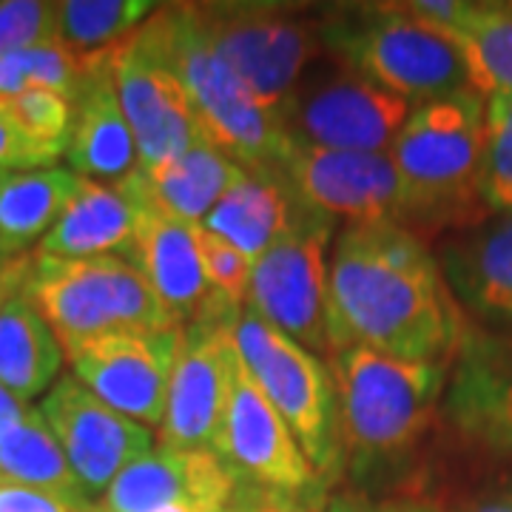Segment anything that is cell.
Instances as JSON below:
<instances>
[{"instance_id":"1","label":"cell","mask_w":512,"mask_h":512,"mask_svg":"<svg viewBox=\"0 0 512 512\" xmlns=\"http://www.w3.org/2000/svg\"><path fill=\"white\" fill-rule=\"evenodd\" d=\"M328 296L333 353L365 345L407 362L453 365L470 339L433 248L396 222H348L336 234Z\"/></svg>"},{"instance_id":"2","label":"cell","mask_w":512,"mask_h":512,"mask_svg":"<svg viewBox=\"0 0 512 512\" xmlns=\"http://www.w3.org/2000/svg\"><path fill=\"white\" fill-rule=\"evenodd\" d=\"M328 367L356 490L393 493L416 470L439 427L453 365L407 362L365 345H348L328 356Z\"/></svg>"},{"instance_id":"3","label":"cell","mask_w":512,"mask_h":512,"mask_svg":"<svg viewBox=\"0 0 512 512\" xmlns=\"http://www.w3.org/2000/svg\"><path fill=\"white\" fill-rule=\"evenodd\" d=\"M484 106L476 89L416 106L390 146L410 197L407 231L424 242L490 214L481 200Z\"/></svg>"},{"instance_id":"4","label":"cell","mask_w":512,"mask_h":512,"mask_svg":"<svg viewBox=\"0 0 512 512\" xmlns=\"http://www.w3.org/2000/svg\"><path fill=\"white\" fill-rule=\"evenodd\" d=\"M322 52L413 106L473 89L458 40L410 3H356L319 12Z\"/></svg>"},{"instance_id":"5","label":"cell","mask_w":512,"mask_h":512,"mask_svg":"<svg viewBox=\"0 0 512 512\" xmlns=\"http://www.w3.org/2000/svg\"><path fill=\"white\" fill-rule=\"evenodd\" d=\"M137 37L177 74L214 146L248 171H279L291 148L279 117L262 109L222 60L202 32L194 3L160 6Z\"/></svg>"},{"instance_id":"6","label":"cell","mask_w":512,"mask_h":512,"mask_svg":"<svg viewBox=\"0 0 512 512\" xmlns=\"http://www.w3.org/2000/svg\"><path fill=\"white\" fill-rule=\"evenodd\" d=\"M231 336L245 370L288 424L319 478L333 487L345 470V447L328 362L268 325L251 305H242Z\"/></svg>"},{"instance_id":"7","label":"cell","mask_w":512,"mask_h":512,"mask_svg":"<svg viewBox=\"0 0 512 512\" xmlns=\"http://www.w3.org/2000/svg\"><path fill=\"white\" fill-rule=\"evenodd\" d=\"M26 296L55 330L63 350L109 333L180 330L128 256L74 262L32 256Z\"/></svg>"},{"instance_id":"8","label":"cell","mask_w":512,"mask_h":512,"mask_svg":"<svg viewBox=\"0 0 512 512\" xmlns=\"http://www.w3.org/2000/svg\"><path fill=\"white\" fill-rule=\"evenodd\" d=\"M214 453L271 512H322L328 504L330 487L313 470L288 424L245 370L239 353L231 362L228 399Z\"/></svg>"},{"instance_id":"9","label":"cell","mask_w":512,"mask_h":512,"mask_svg":"<svg viewBox=\"0 0 512 512\" xmlns=\"http://www.w3.org/2000/svg\"><path fill=\"white\" fill-rule=\"evenodd\" d=\"M194 15L242 86L274 114L322 57L319 9L291 3H194Z\"/></svg>"},{"instance_id":"10","label":"cell","mask_w":512,"mask_h":512,"mask_svg":"<svg viewBox=\"0 0 512 512\" xmlns=\"http://www.w3.org/2000/svg\"><path fill=\"white\" fill-rule=\"evenodd\" d=\"M413 109L410 100L322 52L276 117L291 146L384 154L396 143Z\"/></svg>"},{"instance_id":"11","label":"cell","mask_w":512,"mask_h":512,"mask_svg":"<svg viewBox=\"0 0 512 512\" xmlns=\"http://www.w3.org/2000/svg\"><path fill=\"white\" fill-rule=\"evenodd\" d=\"M333 237L336 220L296 200L288 228L254 259L245 299L268 325L322 356H330L336 345L328 296V248Z\"/></svg>"},{"instance_id":"12","label":"cell","mask_w":512,"mask_h":512,"mask_svg":"<svg viewBox=\"0 0 512 512\" xmlns=\"http://www.w3.org/2000/svg\"><path fill=\"white\" fill-rule=\"evenodd\" d=\"M293 197L348 222H396L410 228V197L390 151H330L291 146L276 171Z\"/></svg>"},{"instance_id":"13","label":"cell","mask_w":512,"mask_h":512,"mask_svg":"<svg viewBox=\"0 0 512 512\" xmlns=\"http://www.w3.org/2000/svg\"><path fill=\"white\" fill-rule=\"evenodd\" d=\"M237 316H214L180 328L165 413L157 427L160 447L214 453L237 353L231 336Z\"/></svg>"},{"instance_id":"14","label":"cell","mask_w":512,"mask_h":512,"mask_svg":"<svg viewBox=\"0 0 512 512\" xmlns=\"http://www.w3.org/2000/svg\"><path fill=\"white\" fill-rule=\"evenodd\" d=\"M40 413L94 507L111 481L134 458L146 456L154 441L146 424L117 413L74 376H60L52 384L43 396Z\"/></svg>"},{"instance_id":"15","label":"cell","mask_w":512,"mask_h":512,"mask_svg":"<svg viewBox=\"0 0 512 512\" xmlns=\"http://www.w3.org/2000/svg\"><path fill=\"white\" fill-rule=\"evenodd\" d=\"M111 69L137 143L140 171H151L208 140L183 83L160 57L148 52L140 37H128L111 52Z\"/></svg>"},{"instance_id":"16","label":"cell","mask_w":512,"mask_h":512,"mask_svg":"<svg viewBox=\"0 0 512 512\" xmlns=\"http://www.w3.org/2000/svg\"><path fill=\"white\" fill-rule=\"evenodd\" d=\"M180 330L109 333L66 348L74 379L97 399L146 427H160Z\"/></svg>"},{"instance_id":"17","label":"cell","mask_w":512,"mask_h":512,"mask_svg":"<svg viewBox=\"0 0 512 512\" xmlns=\"http://www.w3.org/2000/svg\"><path fill=\"white\" fill-rule=\"evenodd\" d=\"M174 504H200L220 512H256L231 467L211 450L157 447L134 458L97 501V512H154Z\"/></svg>"},{"instance_id":"18","label":"cell","mask_w":512,"mask_h":512,"mask_svg":"<svg viewBox=\"0 0 512 512\" xmlns=\"http://www.w3.org/2000/svg\"><path fill=\"white\" fill-rule=\"evenodd\" d=\"M140 202H143V214L128 259L143 271L154 296L171 316V322L177 328H185L202 319L242 311V305L228 302L211 288L197 251L194 225L163 211L151 197L143 174H140Z\"/></svg>"},{"instance_id":"19","label":"cell","mask_w":512,"mask_h":512,"mask_svg":"<svg viewBox=\"0 0 512 512\" xmlns=\"http://www.w3.org/2000/svg\"><path fill=\"white\" fill-rule=\"evenodd\" d=\"M436 259L458 308L487 325H512V214L436 239Z\"/></svg>"},{"instance_id":"20","label":"cell","mask_w":512,"mask_h":512,"mask_svg":"<svg viewBox=\"0 0 512 512\" xmlns=\"http://www.w3.org/2000/svg\"><path fill=\"white\" fill-rule=\"evenodd\" d=\"M111 52L83 60V80L72 100V131L63 151L77 177L97 183H120L140 168L137 143L114 86Z\"/></svg>"},{"instance_id":"21","label":"cell","mask_w":512,"mask_h":512,"mask_svg":"<svg viewBox=\"0 0 512 512\" xmlns=\"http://www.w3.org/2000/svg\"><path fill=\"white\" fill-rule=\"evenodd\" d=\"M140 168L120 183L83 180L72 205L55 228L37 242L35 259H94V256H131L140 228Z\"/></svg>"},{"instance_id":"22","label":"cell","mask_w":512,"mask_h":512,"mask_svg":"<svg viewBox=\"0 0 512 512\" xmlns=\"http://www.w3.org/2000/svg\"><path fill=\"white\" fill-rule=\"evenodd\" d=\"M456 365V362H453ZM450 390H444L441 421L467 439L512 456V370L495 350L476 348L470 339L458 353Z\"/></svg>"},{"instance_id":"23","label":"cell","mask_w":512,"mask_h":512,"mask_svg":"<svg viewBox=\"0 0 512 512\" xmlns=\"http://www.w3.org/2000/svg\"><path fill=\"white\" fill-rule=\"evenodd\" d=\"M293 211L296 197L276 171L242 168L237 183L222 194L200 225L231 242L248 259H259L288 228Z\"/></svg>"},{"instance_id":"24","label":"cell","mask_w":512,"mask_h":512,"mask_svg":"<svg viewBox=\"0 0 512 512\" xmlns=\"http://www.w3.org/2000/svg\"><path fill=\"white\" fill-rule=\"evenodd\" d=\"M80 183L83 177L60 165L0 171V251L29 254L72 205Z\"/></svg>"},{"instance_id":"25","label":"cell","mask_w":512,"mask_h":512,"mask_svg":"<svg viewBox=\"0 0 512 512\" xmlns=\"http://www.w3.org/2000/svg\"><path fill=\"white\" fill-rule=\"evenodd\" d=\"M63 345L26 291L0 308V384L29 404L52 390L63 367Z\"/></svg>"},{"instance_id":"26","label":"cell","mask_w":512,"mask_h":512,"mask_svg":"<svg viewBox=\"0 0 512 512\" xmlns=\"http://www.w3.org/2000/svg\"><path fill=\"white\" fill-rule=\"evenodd\" d=\"M140 174L146 177L148 191L163 211L177 220L200 225L222 200V194L237 183L242 165L211 140H202L180 157Z\"/></svg>"},{"instance_id":"27","label":"cell","mask_w":512,"mask_h":512,"mask_svg":"<svg viewBox=\"0 0 512 512\" xmlns=\"http://www.w3.org/2000/svg\"><path fill=\"white\" fill-rule=\"evenodd\" d=\"M0 481L55 495L77 512H94L40 407H29L15 427L0 433Z\"/></svg>"},{"instance_id":"28","label":"cell","mask_w":512,"mask_h":512,"mask_svg":"<svg viewBox=\"0 0 512 512\" xmlns=\"http://www.w3.org/2000/svg\"><path fill=\"white\" fill-rule=\"evenodd\" d=\"M450 35L464 52L473 89L481 97H512V0H464Z\"/></svg>"},{"instance_id":"29","label":"cell","mask_w":512,"mask_h":512,"mask_svg":"<svg viewBox=\"0 0 512 512\" xmlns=\"http://www.w3.org/2000/svg\"><path fill=\"white\" fill-rule=\"evenodd\" d=\"M151 0H63L57 3V43L74 57L106 55L157 15Z\"/></svg>"},{"instance_id":"30","label":"cell","mask_w":512,"mask_h":512,"mask_svg":"<svg viewBox=\"0 0 512 512\" xmlns=\"http://www.w3.org/2000/svg\"><path fill=\"white\" fill-rule=\"evenodd\" d=\"M481 200L490 214H512V97L504 94L484 106Z\"/></svg>"},{"instance_id":"31","label":"cell","mask_w":512,"mask_h":512,"mask_svg":"<svg viewBox=\"0 0 512 512\" xmlns=\"http://www.w3.org/2000/svg\"><path fill=\"white\" fill-rule=\"evenodd\" d=\"M0 109L12 117V123L37 143L66 151L72 131V100L49 89H26V92L0 97Z\"/></svg>"},{"instance_id":"32","label":"cell","mask_w":512,"mask_h":512,"mask_svg":"<svg viewBox=\"0 0 512 512\" xmlns=\"http://www.w3.org/2000/svg\"><path fill=\"white\" fill-rule=\"evenodd\" d=\"M57 40V3L0 0V57Z\"/></svg>"},{"instance_id":"33","label":"cell","mask_w":512,"mask_h":512,"mask_svg":"<svg viewBox=\"0 0 512 512\" xmlns=\"http://www.w3.org/2000/svg\"><path fill=\"white\" fill-rule=\"evenodd\" d=\"M194 237H197V251H200L202 268H205L211 288L225 296L228 302L245 305L254 259H248L242 251H237L231 242L205 231L202 225H194Z\"/></svg>"},{"instance_id":"34","label":"cell","mask_w":512,"mask_h":512,"mask_svg":"<svg viewBox=\"0 0 512 512\" xmlns=\"http://www.w3.org/2000/svg\"><path fill=\"white\" fill-rule=\"evenodd\" d=\"M63 151L43 146L32 137H26L6 111L0 109V171H18V168H43L55 165Z\"/></svg>"},{"instance_id":"35","label":"cell","mask_w":512,"mask_h":512,"mask_svg":"<svg viewBox=\"0 0 512 512\" xmlns=\"http://www.w3.org/2000/svg\"><path fill=\"white\" fill-rule=\"evenodd\" d=\"M322 512H436L433 504L421 495L390 493L367 495L356 487H339L330 495Z\"/></svg>"},{"instance_id":"36","label":"cell","mask_w":512,"mask_h":512,"mask_svg":"<svg viewBox=\"0 0 512 512\" xmlns=\"http://www.w3.org/2000/svg\"><path fill=\"white\" fill-rule=\"evenodd\" d=\"M0 512H77L55 495L0 481Z\"/></svg>"},{"instance_id":"37","label":"cell","mask_w":512,"mask_h":512,"mask_svg":"<svg viewBox=\"0 0 512 512\" xmlns=\"http://www.w3.org/2000/svg\"><path fill=\"white\" fill-rule=\"evenodd\" d=\"M32 274V254H3L0 251V308L26 291V282Z\"/></svg>"},{"instance_id":"38","label":"cell","mask_w":512,"mask_h":512,"mask_svg":"<svg viewBox=\"0 0 512 512\" xmlns=\"http://www.w3.org/2000/svg\"><path fill=\"white\" fill-rule=\"evenodd\" d=\"M26 413H29V404L20 402L15 393H9V390L0 384V433H6L9 427H15Z\"/></svg>"},{"instance_id":"39","label":"cell","mask_w":512,"mask_h":512,"mask_svg":"<svg viewBox=\"0 0 512 512\" xmlns=\"http://www.w3.org/2000/svg\"><path fill=\"white\" fill-rule=\"evenodd\" d=\"M154 512H220V510L200 507V504H174V507H163V510H154Z\"/></svg>"},{"instance_id":"40","label":"cell","mask_w":512,"mask_h":512,"mask_svg":"<svg viewBox=\"0 0 512 512\" xmlns=\"http://www.w3.org/2000/svg\"><path fill=\"white\" fill-rule=\"evenodd\" d=\"M94 512H97V510H94Z\"/></svg>"}]
</instances>
